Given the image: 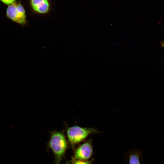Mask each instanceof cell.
Masks as SVG:
<instances>
[{
    "label": "cell",
    "mask_w": 164,
    "mask_h": 164,
    "mask_svg": "<svg viewBox=\"0 0 164 164\" xmlns=\"http://www.w3.org/2000/svg\"><path fill=\"white\" fill-rule=\"evenodd\" d=\"M67 147V142L63 132L55 130L51 132L48 148L53 152L55 158L54 164H60Z\"/></svg>",
    "instance_id": "6da1fadb"
},
{
    "label": "cell",
    "mask_w": 164,
    "mask_h": 164,
    "mask_svg": "<svg viewBox=\"0 0 164 164\" xmlns=\"http://www.w3.org/2000/svg\"><path fill=\"white\" fill-rule=\"evenodd\" d=\"M71 164H91L93 160H80L72 159L70 161Z\"/></svg>",
    "instance_id": "52a82bcc"
},
{
    "label": "cell",
    "mask_w": 164,
    "mask_h": 164,
    "mask_svg": "<svg viewBox=\"0 0 164 164\" xmlns=\"http://www.w3.org/2000/svg\"><path fill=\"white\" fill-rule=\"evenodd\" d=\"M162 47L164 48V40L163 42L162 43Z\"/></svg>",
    "instance_id": "9c48e42d"
},
{
    "label": "cell",
    "mask_w": 164,
    "mask_h": 164,
    "mask_svg": "<svg viewBox=\"0 0 164 164\" xmlns=\"http://www.w3.org/2000/svg\"><path fill=\"white\" fill-rule=\"evenodd\" d=\"M66 132L69 142L73 148L90 134L99 132L93 128H83L77 126L67 128Z\"/></svg>",
    "instance_id": "7a4b0ae2"
},
{
    "label": "cell",
    "mask_w": 164,
    "mask_h": 164,
    "mask_svg": "<svg viewBox=\"0 0 164 164\" xmlns=\"http://www.w3.org/2000/svg\"><path fill=\"white\" fill-rule=\"evenodd\" d=\"M4 4L6 5H10L15 2V0H0Z\"/></svg>",
    "instance_id": "ba28073f"
},
{
    "label": "cell",
    "mask_w": 164,
    "mask_h": 164,
    "mask_svg": "<svg viewBox=\"0 0 164 164\" xmlns=\"http://www.w3.org/2000/svg\"><path fill=\"white\" fill-rule=\"evenodd\" d=\"M129 164H140L138 154L134 153L130 155Z\"/></svg>",
    "instance_id": "8992f818"
},
{
    "label": "cell",
    "mask_w": 164,
    "mask_h": 164,
    "mask_svg": "<svg viewBox=\"0 0 164 164\" xmlns=\"http://www.w3.org/2000/svg\"><path fill=\"white\" fill-rule=\"evenodd\" d=\"M93 148L92 140L89 139L80 145L75 150L72 159L87 160L92 155Z\"/></svg>",
    "instance_id": "277c9868"
},
{
    "label": "cell",
    "mask_w": 164,
    "mask_h": 164,
    "mask_svg": "<svg viewBox=\"0 0 164 164\" xmlns=\"http://www.w3.org/2000/svg\"><path fill=\"white\" fill-rule=\"evenodd\" d=\"M7 17L12 21L21 25L26 23V11L20 3L15 2L9 5L6 11Z\"/></svg>",
    "instance_id": "3957f363"
},
{
    "label": "cell",
    "mask_w": 164,
    "mask_h": 164,
    "mask_svg": "<svg viewBox=\"0 0 164 164\" xmlns=\"http://www.w3.org/2000/svg\"><path fill=\"white\" fill-rule=\"evenodd\" d=\"M32 11L40 15L46 14L51 10V5L50 0H29Z\"/></svg>",
    "instance_id": "5b68a950"
}]
</instances>
